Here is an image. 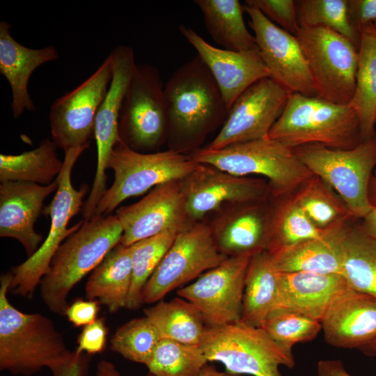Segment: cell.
Here are the masks:
<instances>
[{
	"label": "cell",
	"mask_w": 376,
	"mask_h": 376,
	"mask_svg": "<svg viewBox=\"0 0 376 376\" xmlns=\"http://www.w3.org/2000/svg\"><path fill=\"white\" fill-rule=\"evenodd\" d=\"M164 92L172 150L193 147L228 116L221 91L198 54L173 73Z\"/></svg>",
	"instance_id": "1"
},
{
	"label": "cell",
	"mask_w": 376,
	"mask_h": 376,
	"mask_svg": "<svg viewBox=\"0 0 376 376\" xmlns=\"http://www.w3.org/2000/svg\"><path fill=\"white\" fill-rule=\"evenodd\" d=\"M12 273L0 279V369L30 376L49 370L73 354L54 322L40 313H26L8 298Z\"/></svg>",
	"instance_id": "2"
},
{
	"label": "cell",
	"mask_w": 376,
	"mask_h": 376,
	"mask_svg": "<svg viewBox=\"0 0 376 376\" xmlns=\"http://www.w3.org/2000/svg\"><path fill=\"white\" fill-rule=\"evenodd\" d=\"M123 234L116 214L95 215L59 246L40 283L41 298L51 312L65 315L73 287L120 244Z\"/></svg>",
	"instance_id": "3"
},
{
	"label": "cell",
	"mask_w": 376,
	"mask_h": 376,
	"mask_svg": "<svg viewBox=\"0 0 376 376\" xmlns=\"http://www.w3.org/2000/svg\"><path fill=\"white\" fill-rule=\"evenodd\" d=\"M268 137L292 150L306 144L346 150L363 141L359 118L349 104L298 93H290Z\"/></svg>",
	"instance_id": "4"
},
{
	"label": "cell",
	"mask_w": 376,
	"mask_h": 376,
	"mask_svg": "<svg viewBox=\"0 0 376 376\" xmlns=\"http://www.w3.org/2000/svg\"><path fill=\"white\" fill-rule=\"evenodd\" d=\"M189 156L198 164L233 175L265 177L270 193L276 198L294 194L313 175L292 149L268 136L218 150L197 149Z\"/></svg>",
	"instance_id": "5"
},
{
	"label": "cell",
	"mask_w": 376,
	"mask_h": 376,
	"mask_svg": "<svg viewBox=\"0 0 376 376\" xmlns=\"http://www.w3.org/2000/svg\"><path fill=\"white\" fill-rule=\"evenodd\" d=\"M207 361L224 364L231 375L281 376L280 366L292 368V349L274 341L261 327L241 320L208 327L200 345Z\"/></svg>",
	"instance_id": "6"
},
{
	"label": "cell",
	"mask_w": 376,
	"mask_h": 376,
	"mask_svg": "<svg viewBox=\"0 0 376 376\" xmlns=\"http://www.w3.org/2000/svg\"><path fill=\"white\" fill-rule=\"evenodd\" d=\"M301 162L337 193L354 219H362L373 208L368 188L376 166V134L350 149L320 144L293 149Z\"/></svg>",
	"instance_id": "7"
},
{
	"label": "cell",
	"mask_w": 376,
	"mask_h": 376,
	"mask_svg": "<svg viewBox=\"0 0 376 376\" xmlns=\"http://www.w3.org/2000/svg\"><path fill=\"white\" fill-rule=\"evenodd\" d=\"M198 164L189 155L179 151L140 152L119 140L107 165L113 171L114 179L99 201L94 216L109 215L130 197L142 195L164 183L182 180Z\"/></svg>",
	"instance_id": "8"
},
{
	"label": "cell",
	"mask_w": 376,
	"mask_h": 376,
	"mask_svg": "<svg viewBox=\"0 0 376 376\" xmlns=\"http://www.w3.org/2000/svg\"><path fill=\"white\" fill-rule=\"evenodd\" d=\"M85 150L84 148H74L65 152L63 166L56 178L58 188L51 203L42 210V214L51 219L49 233L33 255L13 268L9 290L14 295L32 297L59 246L84 222L81 220L68 228L70 219L82 210L84 198L89 191L86 184L75 189L71 180L72 168Z\"/></svg>",
	"instance_id": "9"
},
{
	"label": "cell",
	"mask_w": 376,
	"mask_h": 376,
	"mask_svg": "<svg viewBox=\"0 0 376 376\" xmlns=\"http://www.w3.org/2000/svg\"><path fill=\"white\" fill-rule=\"evenodd\" d=\"M295 36L316 95L336 104H349L356 86L359 48L326 27H300Z\"/></svg>",
	"instance_id": "10"
},
{
	"label": "cell",
	"mask_w": 376,
	"mask_h": 376,
	"mask_svg": "<svg viewBox=\"0 0 376 376\" xmlns=\"http://www.w3.org/2000/svg\"><path fill=\"white\" fill-rule=\"evenodd\" d=\"M159 71L136 64L118 120L119 140L137 152H153L167 135V113Z\"/></svg>",
	"instance_id": "11"
},
{
	"label": "cell",
	"mask_w": 376,
	"mask_h": 376,
	"mask_svg": "<svg viewBox=\"0 0 376 376\" xmlns=\"http://www.w3.org/2000/svg\"><path fill=\"white\" fill-rule=\"evenodd\" d=\"M228 257L218 249L209 225L187 224L152 273L142 292V301L158 302L170 292L216 267Z\"/></svg>",
	"instance_id": "12"
},
{
	"label": "cell",
	"mask_w": 376,
	"mask_h": 376,
	"mask_svg": "<svg viewBox=\"0 0 376 376\" xmlns=\"http://www.w3.org/2000/svg\"><path fill=\"white\" fill-rule=\"evenodd\" d=\"M113 74L111 54L86 80L54 101L50 107L52 140L64 152L88 148L98 109Z\"/></svg>",
	"instance_id": "13"
},
{
	"label": "cell",
	"mask_w": 376,
	"mask_h": 376,
	"mask_svg": "<svg viewBox=\"0 0 376 376\" xmlns=\"http://www.w3.org/2000/svg\"><path fill=\"white\" fill-rule=\"evenodd\" d=\"M253 254L228 257L177 291L178 297L197 308L207 327L223 326L241 320L245 276Z\"/></svg>",
	"instance_id": "14"
},
{
	"label": "cell",
	"mask_w": 376,
	"mask_h": 376,
	"mask_svg": "<svg viewBox=\"0 0 376 376\" xmlns=\"http://www.w3.org/2000/svg\"><path fill=\"white\" fill-rule=\"evenodd\" d=\"M290 93L270 77L258 80L235 101L222 128L205 148L218 150L268 136Z\"/></svg>",
	"instance_id": "15"
},
{
	"label": "cell",
	"mask_w": 376,
	"mask_h": 376,
	"mask_svg": "<svg viewBox=\"0 0 376 376\" xmlns=\"http://www.w3.org/2000/svg\"><path fill=\"white\" fill-rule=\"evenodd\" d=\"M113 74L105 97L98 109L94 128L97 146V168L93 183L85 207L94 211L106 187L108 162L111 152L119 141L118 120L128 84L136 68L133 49L118 45L110 53Z\"/></svg>",
	"instance_id": "16"
},
{
	"label": "cell",
	"mask_w": 376,
	"mask_h": 376,
	"mask_svg": "<svg viewBox=\"0 0 376 376\" xmlns=\"http://www.w3.org/2000/svg\"><path fill=\"white\" fill-rule=\"evenodd\" d=\"M259 54L269 77L291 93L317 96L301 48L295 36L282 29L257 8L245 4Z\"/></svg>",
	"instance_id": "17"
},
{
	"label": "cell",
	"mask_w": 376,
	"mask_h": 376,
	"mask_svg": "<svg viewBox=\"0 0 376 376\" xmlns=\"http://www.w3.org/2000/svg\"><path fill=\"white\" fill-rule=\"evenodd\" d=\"M181 185L189 219H201L226 203L263 201L270 193L262 179L233 175L205 164H198Z\"/></svg>",
	"instance_id": "18"
},
{
	"label": "cell",
	"mask_w": 376,
	"mask_h": 376,
	"mask_svg": "<svg viewBox=\"0 0 376 376\" xmlns=\"http://www.w3.org/2000/svg\"><path fill=\"white\" fill-rule=\"evenodd\" d=\"M115 214L123 228L120 244L127 246L171 229L181 230L189 219L181 180L156 186L138 202L118 207Z\"/></svg>",
	"instance_id": "19"
},
{
	"label": "cell",
	"mask_w": 376,
	"mask_h": 376,
	"mask_svg": "<svg viewBox=\"0 0 376 376\" xmlns=\"http://www.w3.org/2000/svg\"><path fill=\"white\" fill-rule=\"evenodd\" d=\"M179 31L209 69L228 111L249 86L261 79L269 77L258 50L238 52L218 48L189 26L180 24Z\"/></svg>",
	"instance_id": "20"
},
{
	"label": "cell",
	"mask_w": 376,
	"mask_h": 376,
	"mask_svg": "<svg viewBox=\"0 0 376 376\" xmlns=\"http://www.w3.org/2000/svg\"><path fill=\"white\" fill-rule=\"evenodd\" d=\"M58 188L57 179L48 185L9 181L0 184V237L17 240L28 257L43 242L34 228L47 196Z\"/></svg>",
	"instance_id": "21"
},
{
	"label": "cell",
	"mask_w": 376,
	"mask_h": 376,
	"mask_svg": "<svg viewBox=\"0 0 376 376\" xmlns=\"http://www.w3.org/2000/svg\"><path fill=\"white\" fill-rule=\"evenodd\" d=\"M321 324L329 345L358 349L376 338V298L349 287L331 302Z\"/></svg>",
	"instance_id": "22"
},
{
	"label": "cell",
	"mask_w": 376,
	"mask_h": 376,
	"mask_svg": "<svg viewBox=\"0 0 376 376\" xmlns=\"http://www.w3.org/2000/svg\"><path fill=\"white\" fill-rule=\"evenodd\" d=\"M262 203L237 205L209 225L219 250L227 257L267 250L271 211Z\"/></svg>",
	"instance_id": "23"
},
{
	"label": "cell",
	"mask_w": 376,
	"mask_h": 376,
	"mask_svg": "<svg viewBox=\"0 0 376 376\" xmlns=\"http://www.w3.org/2000/svg\"><path fill=\"white\" fill-rule=\"evenodd\" d=\"M349 288L338 274L279 273L276 308H286L321 322L334 299Z\"/></svg>",
	"instance_id": "24"
},
{
	"label": "cell",
	"mask_w": 376,
	"mask_h": 376,
	"mask_svg": "<svg viewBox=\"0 0 376 376\" xmlns=\"http://www.w3.org/2000/svg\"><path fill=\"white\" fill-rule=\"evenodd\" d=\"M10 29L8 22H0V73L10 86L11 109L17 118L25 111L36 109L28 91L31 75L39 66L57 59L58 53L53 46L33 49L22 45L11 36Z\"/></svg>",
	"instance_id": "25"
},
{
	"label": "cell",
	"mask_w": 376,
	"mask_h": 376,
	"mask_svg": "<svg viewBox=\"0 0 376 376\" xmlns=\"http://www.w3.org/2000/svg\"><path fill=\"white\" fill-rule=\"evenodd\" d=\"M347 223L330 228L322 237L268 251L279 272L338 274L343 272V242Z\"/></svg>",
	"instance_id": "26"
},
{
	"label": "cell",
	"mask_w": 376,
	"mask_h": 376,
	"mask_svg": "<svg viewBox=\"0 0 376 376\" xmlns=\"http://www.w3.org/2000/svg\"><path fill=\"white\" fill-rule=\"evenodd\" d=\"M132 246L119 244L97 266L85 285L86 298L110 313L126 308L132 280Z\"/></svg>",
	"instance_id": "27"
},
{
	"label": "cell",
	"mask_w": 376,
	"mask_h": 376,
	"mask_svg": "<svg viewBox=\"0 0 376 376\" xmlns=\"http://www.w3.org/2000/svg\"><path fill=\"white\" fill-rule=\"evenodd\" d=\"M279 273L267 250L259 251L252 255L245 276L242 322L260 327L276 309Z\"/></svg>",
	"instance_id": "28"
},
{
	"label": "cell",
	"mask_w": 376,
	"mask_h": 376,
	"mask_svg": "<svg viewBox=\"0 0 376 376\" xmlns=\"http://www.w3.org/2000/svg\"><path fill=\"white\" fill-rule=\"evenodd\" d=\"M207 32L223 49L244 52L258 50L254 36L246 28L244 8L237 0H195Z\"/></svg>",
	"instance_id": "29"
},
{
	"label": "cell",
	"mask_w": 376,
	"mask_h": 376,
	"mask_svg": "<svg viewBox=\"0 0 376 376\" xmlns=\"http://www.w3.org/2000/svg\"><path fill=\"white\" fill-rule=\"evenodd\" d=\"M358 54L356 86L349 105L359 118L365 141L376 134V31L373 24L360 33Z\"/></svg>",
	"instance_id": "30"
},
{
	"label": "cell",
	"mask_w": 376,
	"mask_h": 376,
	"mask_svg": "<svg viewBox=\"0 0 376 376\" xmlns=\"http://www.w3.org/2000/svg\"><path fill=\"white\" fill-rule=\"evenodd\" d=\"M143 313L161 339L198 345L207 328L197 308L180 297L169 301L162 299L156 305L145 308Z\"/></svg>",
	"instance_id": "31"
},
{
	"label": "cell",
	"mask_w": 376,
	"mask_h": 376,
	"mask_svg": "<svg viewBox=\"0 0 376 376\" xmlns=\"http://www.w3.org/2000/svg\"><path fill=\"white\" fill-rule=\"evenodd\" d=\"M57 146L49 138L38 148L19 155H0V182L21 181L48 185L60 174L63 162L56 154Z\"/></svg>",
	"instance_id": "32"
},
{
	"label": "cell",
	"mask_w": 376,
	"mask_h": 376,
	"mask_svg": "<svg viewBox=\"0 0 376 376\" xmlns=\"http://www.w3.org/2000/svg\"><path fill=\"white\" fill-rule=\"evenodd\" d=\"M343 253L342 275L349 287L376 298V240L360 225L349 226Z\"/></svg>",
	"instance_id": "33"
},
{
	"label": "cell",
	"mask_w": 376,
	"mask_h": 376,
	"mask_svg": "<svg viewBox=\"0 0 376 376\" xmlns=\"http://www.w3.org/2000/svg\"><path fill=\"white\" fill-rule=\"evenodd\" d=\"M283 198L271 210L267 251L319 238L327 233L330 228H318L297 203L293 194Z\"/></svg>",
	"instance_id": "34"
},
{
	"label": "cell",
	"mask_w": 376,
	"mask_h": 376,
	"mask_svg": "<svg viewBox=\"0 0 376 376\" xmlns=\"http://www.w3.org/2000/svg\"><path fill=\"white\" fill-rule=\"evenodd\" d=\"M293 196L311 221L320 229L347 223L353 218L339 196L317 175H313Z\"/></svg>",
	"instance_id": "35"
},
{
	"label": "cell",
	"mask_w": 376,
	"mask_h": 376,
	"mask_svg": "<svg viewBox=\"0 0 376 376\" xmlns=\"http://www.w3.org/2000/svg\"><path fill=\"white\" fill-rule=\"evenodd\" d=\"M180 230L171 229L132 244V280L126 308L143 304V288L172 245Z\"/></svg>",
	"instance_id": "36"
},
{
	"label": "cell",
	"mask_w": 376,
	"mask_h": 376,
	"mask_svg": "<svg viewBox=\"0 0 376 376\" xmlns=\"http://www.w3.org/2000/svg\"><path fill=\"white\" fill-rule=\"evenodd\" d=\"M207 362L199 345L163 338L146 366L155 376H198Z\"/></svg>",
	"instance_id": "37"
},
{
	"label": "cell",
	"mask_w": 376,
	"mask_h": 376,
	"mask_svg": "<svg viewBox=\"0 0 376 376\" xmlns=\"http://www.w3.org/2000/svg\"><path fill=\"white\" fill-rule=\"evenodd\" d=\"M295 3L300 27L330 29L359 48L360 36L350 23L347 0H299Z\"/></svg>",
	"instance_id": "38"
},
{
	"label": "cell",
	"mask_w": 376,
	"mask_h": 376,
	"mask_svg": "<svg viewBox=\"0 0 376 376\" xmlns=\"http://www.w3.org/2000/svg\"><path fill=\"white\" fill-rule=\"evenodd\" d=\"M160 340L155 327L143 316L120 327L111 338V349L127 360L146 366Z\"/></svg>",
	"instance_id": "39"
},
{
	"label": "cell",
	"mask_w": 376,
	"mask_h": 376,
	"mask_svg": "<svg viewBox=\"0 0 376 376\" xmlns=\"http://www.w3.org/2000/svg\"><path fill=\"white\" fill-rule=\"evenodd\" d=\"M260 327L277 343L292 349L297 343L313 340L322 329V324L295 311L279 308L268 315Z\"/></svg>",
	"instance_id": "40"
},
{
	"label": "cell",
	"mask_w": 376,
	"mask_h": 376,
	"mask_svg": "<svg viewBox=\"0 0 376 376\" xmlns=\"http://www.w3.org/2000/svg\"><path fill=\"white\" fill-rule=\"evenodd\" d=\"M245 4L259 10L267 19L288 33L296 36L300 26L295 1L246 0Z\"/></svg>",
	"instance_id": "41"
},
{
	"label": "cell",
	"mask_w": 376,
	"mask_h": 376,
	"mask_svg": "<svg viewBox=\"0 0 376 376\" xmlns=\"http://www.w3.org/2000/svg\"><path fill=\"white\" fill-rule=\"evenodd\" d=\"M108 329L103 318L84 326L77 338V354H94L104 351L107 343Z\"/></svg>",
	"instance_id": "42"
},
{
	"label": "cell",
	"mask_w": 376,
	"mask_h": 376,
	"mask_svg": "<svg viewBox=\"0 0 376 376\" xmlns=\"http://www.w3.org/2000/svg\"><path fill=\"white\" fill-rule=\"evenodd\" d=\"M350 23L359 35L362 29L376 21V0H347Z\"/></svg>",
	"instance_id": "43"
},
{
	"label": "cell",
	"mask_w": 376,
	"mask_h": 376,
	"mask_svg": "<svg viewBox=\"0 0 376 376\" xmlns=\"http://www.w3.org/2000/svg\"><path fill=\"white\" fill-rule=\"evenodd\" d=\"M100 303L96 300L76 299L68 305L65 316L75 327L88 325L97 319Z\"/></svg>",
	"instance_id": "44"
},
{
	"label": "cell",
	"mask_w": 376,
	"mask_h": 376,
	"mask_svg": "<svg viewBox=\"0 0 376 376\" xmlns=\"http://www.w3.org/2000/svg\"><path fill=\"white\" fill-rule=\"evenodd\" d=\"M88 368V359L75 352L66 361L50 369L52 376H86Z\"/></svg>",
	"instance_id": "45"
},
{
	"label": "cell",
	"mask_w": 376,
	"mask_h": 376,
	"mask_svg": "<svg viewBox=\"0 0 376 376\" xmlns=\"http://www.w3.org/2000/svg\"><path fill=\"white\" fill-rule=\"evenodd\" d=\"M317 376H352L340 360H321L317 366Z\"/></svg>",
	"instance_id": "46"
},
{
	"label": "cell",
	"mask_w": 376,
	"mask_h": 376,
	"mask_svg": "<svg viewBox=\"0 0 376 376\" xmlns=\"http://www.w3.org/2000/svg\"><path fill=\"white\" fill-rule=\"evenodd\" d=\"M360 226L368 235L376 240V207H373L369 213L362 219Z\"/></svg>",
	"instance_id": "47"
},
{
	"label": "cell",
	"mask_w": 376,
	"mask_h": 376,
	"mask_svg": "<svg viewBox=\"0 0 376 376\" xmlns=\"http://www.w3.org/2000/svg\"><path fill=\"white\" fill-rule=\"evenodd\" d=\"M95 376H121L114 364L107 360H100L96 366ZM147 376H155L150 373Z\"/></svg>",
	"instance_id": "48"
},
{
	"label": "cell",
	"mask_w": 376,
	"mask_h": 376,
	"mask_svg": "<svg viewBox=\"0 0 376 376\" xmlns=\"http://www.w3.org/2000/svg\"><path fill=\"white\" fill-rule=\"evenodd\" d=\"M198 376H240L231 375L227 372H220L207 363L202 368Z\"/></svg>",
	"instance_id": "49"
},
{
	"label": "cell",
	"mask_w": 376,
	"mask_h": 376,
	"mask_svg": "<svg viewBox=\"0 0 376 376\" xmlns=\"http://www.w3.org/2000/svg\"><path fill=\"white\" fill-rule=\"evenodd\" d=\"M368 198L371 205L376 207V172L373 175L370 181Z\"/></svg>",
	"instance_id": "50"
},
{
	"label": "cell",
	"mask_w": 376,
	"mask_h": 376,
	"mask_svg": "<svg viewBox=\"0 0 376 376\" xmlns=\"http://www.w3.org/2000/svg\"><path fill=\"white\" fill-rule=\"evenodd\" d=\"M358 349L367 356L376 357V338Z\"/></svg>",
	"instance_id": "51"
},
{
	"label": "cell",
	"mask_w": 376,
	"mask_h": 376,
	"mask_svg": "<svg viewBox=\"0 0 376 376\" xmlns=\"http://www.w3.org/2000/svg\"><path fill=\"white\" fill-rule=\"evenodd\" d=\"M373 24L374 29H375V30L376 31V21L375 22H373Z\"/></svg>",
	"instance_id": "52"
}]
</instances>
